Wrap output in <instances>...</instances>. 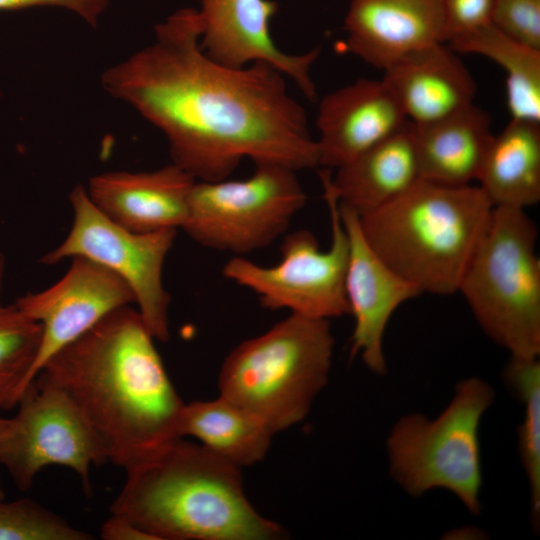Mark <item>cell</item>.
<instances>
[{
	"mask_svg": "<svg viewBox=\"0 0 540 540\" xmlns=\"http://www.w3.org/2000/svg\"><path fill=\"white\" fill-rule=\"evenodd\" d=\"M455 52L489 58L506 72L511 119L540 123V50L522 44L488 24L448 41Z\"/></svg>",
	"mask_w": 540,
	"mask_h": 540,
	"instance_id": "obj_23",
	"label": "cell"
},
{
	"mask_svg": "<svg viewBox=\"0 0 540 540\" xmlns=\"http://www.w3.org/2000/svg\"><path fill=\"white\" fill-rule=\"evenodd\" d=\"M495 0H443L446 42L491 24Z\"/></svg>",
	"mask_w": 540,
	"mask_h": 540,
	"instance_id": "obj_28",
	"label": "cell"
},
{
	"mask_svg": "<svg viewBox=\"0 0 540 540\" xmlns=\"http://www.w3.org/2000/svg\"><path fill=\"white\" fill-rule=\"evenodd\" d=\"M408 122L382 80L358 79L325 95L318 107L319 166L337 169Z\"/></svg>",
	"mask_w": 540,
	"mask_h": 540,
	"instance_id": "obj_15",
	"label": "cell"
},
{
	"mask_svg": "<svg viewBox=\"0 0 540 540\" xmlns=\"http://www.w3.org/2000/svg\"><path fill=\"white\" fill-rule=\"evenodd\" d=\"M492 386L478 377L460 381L449 405L434 419L399 418L387 438L389 471L409 495L433 489L454 494L473 515L481 513L483 483L479 430L493 403Z\"/></svg>",
	"mask_w": 540,
	"mask_h": 540,
	"instance_id": "obj_7",
	"label": "cell"
},
{
	"mask_svg": "<svg viewBox=\"0 0 540 540\" xmlns=\"http://www.w3.org/2000/svg\"><path fill=\"white\" fill-rule=\"evenodd\" d=\"M331 174L327 168L319 173L330 218L328 250H321L311 231L299 229L284 235L276 265L261 266L244 256H233L222 268L226 279L256 293L266 309H287L327 320L350 314L345 291L349 242Z\"/></svg>",
	"mask_w": 540,
	"mask_h": 540,
	"instance_id": "obj_8",
	"label": "cell"
},
{
	"mask_svg": "<svg viewBox=\"0 0 540 540\" xmlns=\"http://www.w3.org/2000/svg\"><path fill=\"white\" fill-rule=\"evenodd\" d=\"M41 333L40 324L15 304L0 301V412L16 407L31 384Z\"/></svg>",
	"mask_w": 540,
	"mask_h": 540,
	"instance_id": "obj_25",
	"label": "cell"
},
{
	"mask_svg": "<svg viewBox=\"0 0 540 540\" xmlns=\"http://www.w3.org/2000/svg\"><path fill=\"white\" fill-rule=\"evenodd\" d=\"M6 424H7V418L0 417V439L5 430Z\"/></svg>",
	"mask_w": 540,
	"mask_h": 540,
	"instance_id": "obj_32",
	"label": "cell"
},
{
	"mask_svg": "<svg viewBox=\"0 0 540 540\" xmlns=\"http://www.w3.org/2000/svg\"><path fill=\"white\" fill-rule=\"evenodd\" d=\"M109 3L110 0H0V10L46 6L63 8L95 26Z\"/></svg>",
	"mask_w": 540,
	"mask_h": 540,
	"instance_id": "obj_29",
	"label": "cell"
},
{
	"mask_svg": "<svg viewBox=\"0 0 540 540\" xmlns=\"http://www.w3.org/2000/svg\"><path fill=\"white\" fill-rule=\"evenodd\" d=\"M494 207L526 209L540 200V123L511 119L493 135L478 177Z\"/></svg>",
	"mask_w": 540,
	"mask_h": 540,
	"instance_id": "obj_21",
	"label": "cell"
},
{
	"mask_svg": "<svg viewBox=\"0 0 540 540\" xmlns=\"http://www.w3.org/2000/svg\"><path fill=\"white\" fill-rule=\"evenodd\" d=\"M296 172L259 163L246 179L196 180L182 229L198 244L234 256L266 248L287 233L306 204Z\"/></svg>",
	"mask_w": 540,
	"mask_h": 540,
	"instance_id": "obj_9",
	"label": "cell"
},
{
	"mask_svg": "<svg viewBox=\"0 0 540 540\" xmlns=\"http://www.w3.org/2000/svg\"><path fill=\"white\" fill-rule=\"evenodd\" d=\"M4 497H5V493H4V490L0 481V499H4Z\"/></svg>",
	"mask_w": 540,
	"mask_h": 540,
	"instance_id": "obj_33",
	"label": "cell"
},
{
	"mask_svg": "<svg viewBox=\"0 0 540 540\" xmlns=\"http://www.w3.org/2000/svg\"><path fill=\"white\" fill-rule=\"evenodd\" d=\"M82 531L28 498L0 499V540H90Z\"/></svg>",
	"mask_w": 540,
	"mask_h": 540,
	"instance_id": "obj_26",
	"label": "cell"
},
{
	"mask_svg": "<svg viewBox=\"0 0 540 540\" xmlns=\"http://www.w3.org/2000/svg\"><path fill=\"white\" fill-rule=\"evenodd\" d=\"M334 338L327 319L295 313L233 348L218 377L219 396L273 434L301 422L328 382Z\"/></svg>",
	"mask_w": 540,
	"mask_h": 540,
	"instance_id": "obj_5",
	"label": "cell"
},
{
	"mask_svg": "<svg viewBox=\"0 0 540 540\" xmlns=\"http://www.w3.org/2000/svg\"><path fill=\"white\" fill-rule=\"evenodd\" d=\"M179 435L198 439L213 453L242 468L265 458L274 434L249 412L218 396L185 403Z\"/></svg>",
	"mask_w": 540,
	"mask_h": 540,
	"instance_id": "obj_22",
	"label": "cell"
},
{
	"mask_svg": "<svg viewBox=\"0 0 540 540\" xmlns=\"http://www.w3.org/2000/svg\"><path fill=\"white\" fill-rule=\"evenodd\" d=\"M17 407L0 439V465L18 489H30L44 467L62 465L77 473L85 491H90L91 466L103 464L108 457L71 399L38 374Z\"/></svg>",
	"mask_w": 540,
	"mask_h": 540,
	"instance_id": "obj_11",
	"label": "cell"
},
{
	"mask_svg": "<svg viewBox=\"0 0 540 540\" xmlns=\"http://www.w3.org/2000/svg\"><path fill=\"white\" fill-rule=\"evenodd\" d=\"M491 24L508 37L540 50V0H495Z\"/></svg>",
	"mask_w": 540,
	"mask_h": 540,
	"instance_id": "obj_27",
	"label": "cell"
},
{
	"mask_svg": "<svg viewBox=\"0 0 540 540\" xmlns=\"http://www.w3.org/2000/svg\"><path fill=\"white\" fill-rule=\"evenodd\" d=\"M73 222L68 235L41 262L54 265L66 258L83 257L109 269L131 289L145 325L153 337L169 339L171 297L162 273L176 239V229L149 233L130 231L107 218L77 185L69 195Z\"/></svg>",
	"mask_w": 540,
	"mask_h": 540,
	"instance_id": "obj_10",
	"label": "cell"
},
{
	"mask_svg": "<svg viewBox=\"0 0 540 540\" xmlns=\"http://www.w3.org/2000/svg\"><path fill=\"white\" fill-rule=\"evenodd\" d=\"M65 275L49 288L26 293L16 307L41 326L31 383L44 364L114 310L135 303L129 286L104 266L73 257Z\"/></svg>",
	"mask_w": 540,
	"mask_h": 540,
	"instance_id": "obj_12",
	"label": "cell"
},
{
	"mask_svg": "<svg viewBox=\"0 0 540 540\" xmlns=\"http://www.w3.org/2000/svg\"><path fill=\"white\" fill-rule=\"evenodd\" d=\"M154 340L138 310L123 306L55 353L38 373L71 399L108 460L125 470L182 438L185 402Z\"/></svg>",
	"mask_w": 540,
	"mask_h": 540,
	"instance_id": "obj_2",
	"label": "cell"
},
{
	"mask_svg": "<svg viewBox=\"0 0 540 540\" xmlns=\"http://www.w3.org/2000/svg\"><path fill=\"white\" fill-rule=\"evenodd\" d=\"M383 72L381 80L415 125L439 121L474 104L476 82L444 43L412 52Z\"/></svg>",
	"mask_w": 540,
	"mask_h": 540,
	"instance_id": "obj_18",
	"label": "cell"
},
{
	"mask_svg": "<svg viewBox=\"0 0 540 540\" xmlns=\"http://www.w3.org/2000/svg\"><path fill=\"white\" fill-rule=\"evenodd\" d=\"M198 1L202 25L200 45L211 59L231 68H242L254 62L267 63L289 77L308 99H316L311 69L320 48L295 55L278 48L270 33V21L278 8L276 2Z\"/></svg>",
	"mask_w": 540,
	"mask_h": 540,
	"instance_id": "obj_13",
	"label": "cell"
},
{
	"mask_svg": "<svg viewBox=\"0 0 540 540\" xmlns=\"http://www.w3.org/2000/svg\"><path fill=\"white\" fill-rule=\"evenodd\" d=\"M5 272H6V260H5L4 254L0 251V295L2 292L3 284H4Z\"/></svg>",
	"mask_w": 540,
	"mask_h": 540,
	"instance_id": "obj_31",
	"label": "cell"
},
{
	"mask_svg": "<svg viewBox=\"0 0 540 540\" xmlns=\"http://www.w3.org/2000/svg\"><path fill=\"white\" fill-rule=\"evenodd\" d=\"M349 242L345 291L355 320L351 356L360 355L366 367L378 375L387 370L383 341L396 309L422 292L407 281L371 248L361 230L359 215L338 203Z\"/></svg>",
	"mask_w": 540,
	"mask_h": 540,
	"instance_id": "obj_14",
	"label": "cell"
},
{
	"mask_svg": "<svg viewBox=\"0 0 540 540\" xmlns=\"http://www.w3.org/2000/svg\"><path fill=\"white\" fill-rule=\"evenodd\" d=\"M504 380L524 405L518 429L519 455L530 490L534 527L540 519V361L539 357L511 356L504 368Z\"/></svg>",
	"mask_w": 540,
	"mask_h": 540,
	"instance_id": "obj_24",
	"label": "cell"
},
{
	"mask_svg": "<svg viewBox=\"0 0 540 540\" xmlns=\"http://www.w3.org/2000/svg\"><path fill=\"white\" fill-rule=\"evenodd\" d=\"M344 23L348 51L380 70L446 42L443 0H350Z\"/></svg>",
	"mask_w": 540,
	"mask_h": 540,
	"instance_id": "obj_16",
	"label": "cell"
},
{
	"mask_svg": "<svg viewBox=\"0 0 540 540\" xmlns=\"http://www.w3.org/2000/svg\"><path fill=\"white\" fill-rule=\"evenodd\" d=\"M537 238L524 209L494 207L458 289L485 334L511 356L540 354Z\"/></svg>",
	"mask_w": 540,
	"mask_h": 540,
	"instance_id": "obj_6",
	"label": "cell"
},
{
	"mask_svg": "<svg viewBox=\"0 0 540 540\" xmlns=\"http://www.w3.org/2000/svg\"><path fill=\"white\" fill-rule=\"evenodd\" d=\"M412 127L421 179L450 186L478 180L494 135L485 110L472 104L447 118Z\"/></svg>",
	"mask_w": 540,
	"mask_h": 540,
	"instance_id": "obj_20",
	"label": "cell"
},
{
	"mask_svg": "<svg viewBox=\"0 0 540 540\" xmlns=\"http://www.w3.org/2000/svg\"><path fill=\"white\" fill-rule=\"evenodd\" d=\"M336 170L340 205L361 216L391 202L421 179L412 123Z\"/></svg>",
	"mask_w": 540,
	"mask_h": 540,
	"instance_id": "obj_19",
	"label": "cell"
},
{
	"mask_svg": "<svg viewBox=\"0 0 540 540\" xmlns=\"http://www.w3.org/2000/svg\"><path fill=\"white\" fill-rule=\"evenodd\" d=\"M199 12L183 8L152 43L107 68L102 87L166 137L172 163L197 181L229 178L244 158L296 171L319 166L304 108L285 76L254 62L224 66L201 48Z\"/></svg>",
	"mask_w": 540,
	"mask_h": 540,
	"instance_id": "obj_1",
	"label": "cell"
},
{
	"mask_svg": "<svg viewBox=\"0 0 540 540\" xmlns=\"http://www.w3.org/2000/svg\"><path fill=\"white\" fill-rule=\"evenodd\" d=\"M196 180L174 163L153 171H109L93 176L86 188L92 203L130 231L182 229Z\"/></svg>",
	"mask_w": 540,
	"mask_h": 540,
	"instance_id": "obj_17",
	"label": "cell"
},
{
	"mask_svg": "<svg viewBox=\"0 0 540 540\" xmlns=\"http://www.w3.org/2000/svg\"><path fill=\"white\" fill-rule=\"evenodd\" d=\"M493 208L480 186L419 179L359 222L371 248L399 275L422 293L451 295L458 292Z\"/></svg>",
	"mask_w": 540,
	"mask_h": 540,
	"instance_id": "obj_4",
	"label": "cell"
},
{
	"mask_svg": "<svg viewBox=\"0 0 540 540\" xmlns=\"http://www.w3.org/2000/svg\"><path fill=\"white\" fill-rule=\"evenodd\" d=\"M100 536L104 540H154L132 521L116 514L102 524Z\"/></svg>",
	"mask_w": 540,
	"mask_h": 540,
	"instance_id": "obj_30",
	"label": "cell"
},
{
	"mask_svg": "<svg viewBox=\"0 0 540 540\" xmlns=\"http://www.w3.org/2000/svg\"><path fill=\"white\" fill-rule=\"evenodd\" d=\"M111 505L154 540H274L284 529L252 506L241 468L178 438L126 470Z\"/></svg>",
	"mask_w": 540,
	"mask_h": 540,
	"instance_id": "obj_3",
	"label": "cell"
}]
</instances>
